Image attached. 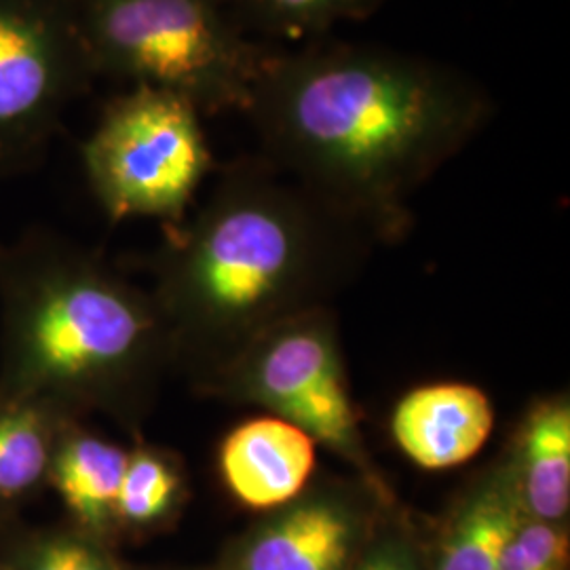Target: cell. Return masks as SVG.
<instances>
[{"label": "cell", "instance_id": "cell-1", "mask_svg": "<svg viewBox=\"0 0 570 570\" xmlns=\"http://www.w3.org/2000/svg\"><path fill=\"white\" fill-rule=\"evenodd\" d=\"M247 117L273 159L327 202L397 225L410 186L494 117L482 85L376 45L315 41L273 60Z\"/></svg>", "mask_w": 570, "mask_h": 570}, {"label": "cell", "instance_id": "cell-2", "mask_svg": "<svg viewBox=\"0 0 570 570\" xmlns=\"http://www.w3.org/2000/svg\"><path fill=\"white\" fill-rule=\"evenodd\" d=\"M159 345L155 308L79 245L42 228L0 244V393L72 419L121 406Z\"/></svg>", "mask_w": 570, "mask_h": 570}, {"label": "cell", "instance_id": "cell-3", "mask_svg": "<svg viewBox=\"0 0 570 570\" xmlns=\"http://www.w3.org/2000/svg\"><path fill=\"white\" fill-rule=\"evenodd\" d=\"M326 233L315 212L258 174L228 178L159 256L161 301L183 330L247 324L284 301L320 263Z\"/></svg>", "mask_w": 570, "mask_h": 570}, {"label": "cell", "instance_id": "cell-4", "mask_svg": "<svg viewBox=\"0 0 570 570\" xmlns=\"http://www.w3.org/2000/svg\"><path fill=\"white\" fill-rule=\"evenodd\" d=\"M96 79L176 94L202 115H247L282 53L254 41L223 0H68Z\"/></svg>", "mask_w": 570, "mask_h": 570}, {"label": "cell", "instance_id": "cell-5", "mask_svg": "<svg viewBox=\"0 0 570 570\" xmlns=\"http://www.w3.org/2000/svg\"><path fill=\"white\" fill-rule=\"evenodd\" d=\"M202 117L188 100L153 87H134L104 106L81 157L87 183L110 220L183 225L214 165Z\"/></svg>", "mask_w": 570, "mask_h": 570}, {"label": "cell", "instance_id": "cell-6", "mask_svg": "<svg viewBox=\"0 0 570 570\" xmlns=\"http://www.w3.org/2000/svg\"><path fill=\"white\" fill-rule=\"evenodd\" d=\"M94 81L68 0H0V171L37 164Z\"/></svg>", "mask_w": 570, "mask_h": 570}, {"label": "cell", "instance_id": "cell-7", "mask_svg": "<svg viewBox=\"0 0 570 570\" xmlns=\"http://www.w3.org/2000/svg\"><path fill=\"white\" fill-rule=\"evenodd\" d=\"M247 385L279 419L348 459L360 456V431L338 353L320 327L273 336L249 366Z\"/></svg>", "mask_w": 570, "mask_h": 570}, {"label": "cell", "instance_id": "cell-8", "mask_svg": "<svg viewBox=\"0 0 570 570\" xmlns=\"http://www.w3.org/2000/svg\"><path fill=\"white\" fill-rule=\"evenodd\" d=\"M492 428L494 412L487 393L463 383L414 389L391 419L397 446L425 469L468 463L484 449Z\"/></svg>", "mask_w": 570, "mask_h": 570}, {"label": "cell", "instance_id": "cell-9", "mask_svg": "<svg viewBox=\"0 0 570 570\" xmlns=\"http://www.w3.org/2000/svg\"><path fill=\"white\" fill-rule=\"evenodd\" d=\"M315 469V440L279 416L247 421L226 435L220 471L226 489L252 510L294 501Z\"/></svg>", "mask_w": 570, "mask_h": 570}, {"label": "cell", "instance_id": "cell-10", "mask_svg": "<svg viewBox=\"0 0 570 570\" xmlns=\"http://www.w3.org/2000/svg\"><path fill=\"white\" fill-rule=\"evenodd\" d=\"M360 520L334 497H313L277 513L242 551L239 570H348Z\"/></svg>", "mask_w": 570, "mask_h": 570}, {"label": "cell", "instance_id": "cell-11", "mask_svg": "<svg viewBox=\"0 0 570 570\" xmlns=\"http://www.w3.org/2000/svg\"><path fill=\"white\" fill-rule=\"evenodd\" d=\"M129 452L85 431L79 419L61 429L49 487L58 492L75 529L104 541L117 527V499Z\"/></svg>", "mask_w": 570, "mask_h": 570}, {"label": "cell", "instance_id": "cell-12", "mask_svg": "<svg viewBox=\"0 0 570 570\" xmlns=\"http://www.w3.org/2000/svg\"><path fill=\"white\" fill-rule=\"evenodd\" d=\"M72 421L37 400L0 393V522L49 487L61 429Z\"/></svg>", "mask_w": 570, "mask_h": 570}, {"label": "cell", "instance_id": "cell-13", "mask_svg": "<svg viewBox=\"0 0 570 570\" xmlns=\"http://www.w3.org/2000/svg\"><path fill=\"white\" fill-rule=\"evenodd\" d=\"M522 513L560 524L570 508V410L567 402L537 407L522 431L518 463L511 469Z\"/></svg>", "mask_w": 570, "mask_h": 570}, {"label": "cell", "instance_id": "cell-14", "mask_svg": "<svg viewBox=\"0 0 570 570\" xmlns=\"http://www.w3.org/2000/svg\"><path fill=\"white\" fill-rule=\"evenodd\" d=\"M524 518L513 473H494L456 511L433 570H499Z\"/></svg>", "mask_w": 570, "mask_h": 570}, {"label": "cell", "instance_id": "cell-15", "mask_svg": "<svg viewBox=\"0 0 570 570\" xmlns=\"http://www.w3.org/2000/svg\"><path fill=\"white\" fill-rule=\"evenodd\" d=\"M387 0H223L245 35L265 42L320 41L341 21L366 20Z\"/></svg>", "mask_w": 570, "mask_h": 570}, {"label": "cell", "instance_id": "cell-16", "mask_svg": "<svg viewBox=\"0 0 570 570\" xmlns=\"http://www.w3.org/2000/svg\"><path fill=\"white\" fill-rule=\"evenodd\" d=\"M183 473L161 452H129L117 499V527L150 529L165 522L183 499Z\"/></svg>", "mask_w": 570, "mask_h": 570}, {"label": "cell", "instance_id": "cell-17", "mask_svg": "<svg viewBox=\"0 0 570 570\" xmlns=\"http://www.w3.org/2000/svg\"><path fill=\"white\" fill-rule=\"evenodd\" d=\"M0 570H122L104 541L79 529L16 534L0 551Z\"/></svg>", "mask_w": 570, "mask_h": 570}, {"label": "cell", "instance_id": "cell-18", "mask_svg": "<svg viewBox=\"0 0 570 570\" xmlns=\"http://www.w3.org/2000/svg\"><path fill=\"white\" fill-rule=\"evenodd\" d=\"M569 537L560 524L524 518L503 551L499 570H564Z\"/></svg>", "mask_w": 570, "mask_h": 570}, {"label": "cell", "instance_id": "cell-19", "mask_svg": "<svg viewBox=\"0 0 570 570\" xmlns=\"http://www.w3.org/2000/svg\"><path fill=\"white\" fill-rule=\"evenodd\" d=\"M355 570H423V564L406 537L387 534L367 548Z\"/></svg>", "mask_w": 570, "mask_h": 570}]
</instances>
